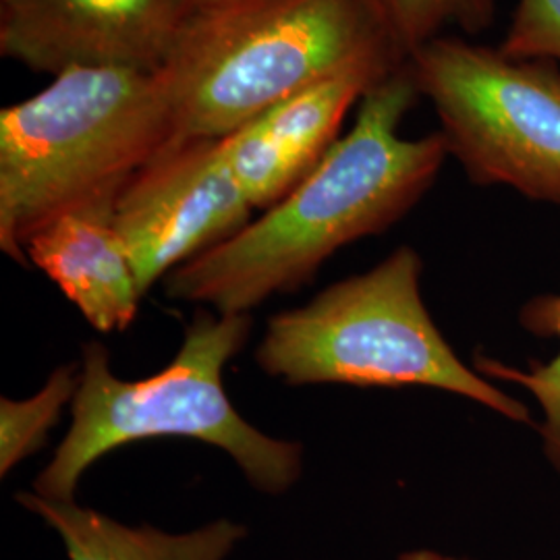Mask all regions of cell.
I'll return each mask as SVG.
<instances>
[{
  "label": "cell",
  "instance_id": "cell-8",
  "mask_svg": "<svg viewBox=\"0 0 560 560\" xmlns=\"http://www.w3.org/2000/svg\"><path fill=\"white\" fill-rule=\"evenodd\" d=\"M185 20L180 0H0V57L50 78L75 69L156 73Z\"/></svg>",
  "mask_w": 560,
  "mask_h": 560
},
{
  "label": "cell",
  "instance_id": "cell-17",
  "mask_svg": "<svg viewBox=\"0 0 560 560\" xmlns=\"http://www.w3.org/2000/svg\"><path fill=\"white\" fill-rule=\"evenodd\" d=\"M395 560H474L465 559V557H457V555H448L442 550H434V548H413V550H405L400 552L399 557Z\"/></svg>",
  "mask_w": 560,
  "mask_h": 560
},
{
  "label": "cell",
  "instance_id": "cell-6",
  "mask_svg": "<svg viewBox=\"0 0 560 560\" xmlns=\"http://www.w3.org/2000/svg\"><path fill=\"white\" fill-rule=\"evenodd\" d=\"M407 67L441 120L448 156L480 187L560 206V69L441 36Z\"/></svg>",
  "mask_w": 560,
  "mask_h": 560
},
{
  "label": "cell",
  "instance_id": "cell-14",
  "mask_svg": "<svg viewBox=\"0 0 560 560\" xmlns=\"http://www.w3.org/2000/svg\"><path fill=\"white\" fill-rule=\"evenodd\" d=\"M405 60L420 46L457 27L469 36L486 32L501 0H368Z\"/></svg>",
  "mask_w": 560,
  "mask_h": 560
},
{
  "label": "cell",
  "instance_id": "cell-10",
  "mask_svg": "<svg viewBox=\"0 0 560 560\" xmlns=\"http://www.w3.org/2000/svg\"><path fill=\"white\" fill-rule=\"evenodd\" d=\"M25 260L59 287L96 332H125L138 318L143 291L113 208L60 214L27 240Z\"/></svg>",
  "mask_w": 560,
  "mask_h": 560
},
{
  "label": "cell",
  "instance_id": "cell-7",
  "mask_svg": "<svg viewBox=\"0 0 560 560\" xmlns=\"http://www.w3.org/2000/svg\"><path fill=\"white\" fill-rule=\"evenodd\" d=\"M254 212L217 140H191L164 148L125 185L113 222L145 295L159 280L237 235Z\"/></svg>",
  "mask_w": 560,
  "mask_h": 560
},
{
  "label": "cell",
  "instance_id": "cell-15",
  "mask_svg": "<svg viewBox=\"0 0 560 560\" xmlns=\"http://www.w3.org/2000/svg\"><path fill=\"white\" fill-rule=\"evenodd\" d=\"M499 50L511 59L560 65V0H520Z\"/></svg>",
  "mask_w": 560,
  "mask_h": 560
},
{
  "label": "cell",
  "instance_id": "cell-9",
  "mask_svg": "<svg viewBox=\"0 0 560 560\" xmlns=\"http://www.w3.org/2000/svg\"><path fill=\"white\" fill-rule=\"evenodd\" d=\"M353 69L318 81L247 120L219 143L222 161L254 210H268L298 187L342 138V122L378 81Z\"/></svg>",
  "mask_w": 560,
  "mask_h": 560
},
{
  "label": "cell",
  "instance_id": "cell-4",
  "mask_svg": "<svg viewBox=\"0 0 560 560\" xmlns=\"http://www.w3.org/2000/svg\"><path fill=\"white\" fill-rule=\"evenodd\" d=\"M173 143L159 71L75 69L0 110V249L60 214L115 208L125 185Z\"/></svg>",
  "mask_w": 560,
  "mask_h": 560
},
{
  "label": "cell",
  "instance_id": "cell-16",
  "mask_svg": "<svg viewBox=\"0 0 560 560\" xmlns=\"http://www.w3.org/2000/svg\"><path fill=\"white\" fill-rule=\"evenodd\" d=\"M240 2H247V0H180L187 18H191L196 13H206V11H214V9H222V7L240 4Z\"/></svg>",
  "mask_w": 560,
  "mask_h": 560
},
{
  "label": "cell",
  "instance_id": "cell-2",
  "mask_svg": "<svg viewBox=\"0 0 560 560\" xmlns=\"http://www.w3.org/2000/svg\"><path fill=\"white\" fill-rule=\"evenodd\" d=\"M252 328V314L201 307L173 361L141 381L119 378L101 340L85 342L69 430L36 476L34 492L48 501H78L81 478L102 457L152 439L217 446L261 494L280 497L295 488L305 465L303 444L261 432L224 388V368L245 349Z\"/></svg>",
  "mask_w": 560,
  "mask_h": 560
},
{
  "label": "cell",
  "instance_id": "cell-12",
  "mask_svg": "<svg viewBox=\"0 0 560 560\" xmlns=\"http://www.w3.org/2000/svg\"><path fill=\"white\" fill-rule=\"evenodd\" d=\"M521 326L541 339H560V295H541L529 300L520 314ZM474 368L492 382L517 384L541 409V453L550 467L560 474V351L546 363H532L527 370L509 365L478 353Z\"/></svg>",
  "mask_w": 560,
  "mask_h": 560
},
{
  "label": "cell",
  "instance_id": "cell-11",
  "mask_svg": "<svg viewBox=\"0 0 560 560\" xmlns=\"http://www.w3.org/2000/svg\"><path fill=\"white\" fill-rule=\"evenodd\" d=\"M15 501L57 534L67 560H229L247 538V527L229 517L166 532L122 523L78 501H48L34 490L18 492Z\"/></svg>",
  "mask_w": 560,
  "mask_h": 560
},
{
  "label": "cell",
  "instance_id": "cell-5",
  "mask_svg": "<svg viewBox=\"0 0 560 560\" xmlns=\"http://www.w3.org/2000/svg\"><path fill=\"white\" fill-rule=\"evenodd\" d=\"M423 260L400 245L370 270L337 280L266 322L254 361L287 386L436 388L515 423L529 407L459 360L421 295Z\"/></svg>",
  "mask_w": 560,
  "mask_h": 560
},
{
  "label": "cell",
  "instance_id": "cell-3",
  "mask_svg": "<svg viewBox=\"0 0 560 560\" xmlns=\"http://www.w3.org/2000/svg\"><path fill=\"white\" fill-rule=\"evenodd\" d=\"M405 62L368 0H247L187 18L159 78L177 143L221 140L345 71Z\"/></svg>",
  "mask_w": 560,
  "mask_h": 560
},
{
  "label": "cell",
  "instance_id": "cell-1",
  "mask_svg": "<svg viewBox=\"0 0 560 560\" xmlns=\"http://www.w3.org/2000/svg\"><path fill=\"white\" fill-rule=\"evenodd\" d=\"M420 98L407 62L378 81L324 161L237 235L164 279L166 298L219 314H252L312 282L342 247L402 221L448 156L441 131L409 140L400 122Z\"/></svg>",
  "mask_w": 560,
  "mask_h": 560
},
{
  "label": "cell",
  "instance_id": "cell-13",
  "mask_svg": "<svg viewBox=\"0 0 560 560\" xmlns=\"http://www.w3.org/2000/svg\"><path fill=\"white\" fill-rule=\"evenodd\" d=\"M80 363L52 370L40 390L25 399H0V476L7 478L20 463L34 457L59 423L62 411L78 397Z\"/></svg>",
  "mask_w": 560,
  "mask_h": 560
}]
</instances>
